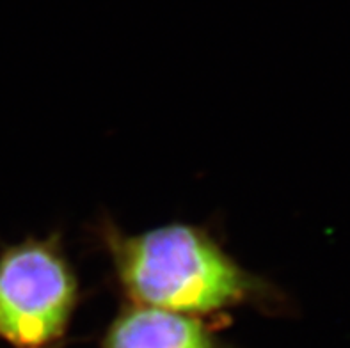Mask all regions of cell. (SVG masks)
Returning a JSON list of instances; mask_svg holds the SVG:
<instances>
[{
	"label": "cell",
	"instance_id": "6da1fadb",
	"mask_svg": "<svg viewBox=\"0 0 350 348\" xmlns=\"http://www.w3.org/2000/svg\"><path fill=\"white\" fill-rule=\"evenodd\" d=\"M107 243L120 284L139 306L198 317L269 291L194 226L169 224L133 237L111 231Z\"/></svg>",
	"mask_w": 350,
	"mask_h": 348
},
{
	"label": "cell",
	"instance_id": "7a4b0ae2",
	"mask_svg": "<svg viewBox=\"0 0 350 348\" xmlns=\"http://www.w3.org/2000/svg\"><path fill=\"white\" fill-rule=\"evenodd\" d=\"M79 299V282L55 238L0 252V336L40 347L64 334Z\"/></svg>",
	"mask_w": 350,
	"mask_h": 348
},
{
	"label": "cell",
	"instance_id": "3957f363",
	"mask_svg": "<svg viewBox=\"0 0 350 348\" xmlns=\"http://www.w3.org/2000/svg\"><path fill=\"white\" fill-rule=\"evenodd\" d=\"M102 348H217V345L212 331L194 314L135 304L116 318Z\"/></svg>",
	"mask_w": 350,
	"mask_h": 348
}]
</instances>
